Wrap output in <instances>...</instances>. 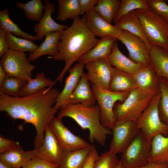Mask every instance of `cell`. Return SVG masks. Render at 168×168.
Masks as SVG:
<instances>
[{
	"label": "cell",
	"mask_w": 168,
	"mask_h": 168,
	"mask_svg": "<svg viewBox=\"0 0 168 168\" xmlns=\"http://www.w3.org/2000/svg\"><path fill=\"white\" fill-rule=\"evenodd\" d=\"M19 143L0 135V154L12 150H22Z\"/></svg>",
	"instance_id": "obj_41"
},
{
	"label": "cell",
	"mask_w": 168,
	"mask_h": 168,
	"mask_svg": "<svg viewBox=\"0 0 168 168\" xmlns=\"http://www.w3.org/2000/svg\"><path fill=\"white\" fill-rule=\"evenodd\" d=\"M80 7L81 14L84 15L93 10L98 0H78Z\"/></svg>",
	"instance_id": "obj_42"
},
{
	"label": "cell",
	"mask_w": 168,
	"mask_h": 168,
	"mask_svg": "<svg viewBox=\"0 0 168 168\" xmlns=\"http://www.w3.org/2000/svg\"><path fill=\"white\" fill-rule=\"evenodd\" d=\"M64 152L49 126L47 127L42 144L38 148L37 156L45 161L59 166Z\"/></svg>",
	"instance_id": "obj_14"
},
{
	"label": "cell",
	"mask_w": 168,
	"mask_h": 168,
	"mask_svg": "<svg viewBox=\"0 0 168 168\" xmlns=\"http://www.w3.org/2000/svg\"><path fill=\"white\" fill-rule=\"evenodd\" d=\"M38 148L30 151L12 150L0 155V161L14 168H19L37 155Z\"/></svg>",
	"instance_id": "obj_24"
},
{
	"label": "cell",
	"mask_w": 168,
	"mask_h": 168,
	"mask_svg": "<svg viewBox=\"0 0 168 168\" xmlns=\"http://www.w3.org/2000/svg\"><path fill=\"white\" fill-rule=\"evenodd\" d=\"M0 64L7 76L27 81L31 78L35 69L24 52L9 49L1 58Z\"/></svg>",
	"instance_id": "obj_9"
},
{
	"label": "cell",
	"mask_w": 168,
	"mask_h": 168,
	"mask_svg": "<svg viewBox=\"0 0 168 168\" xmlns=\"http://www.w3.org/2000/svg\"><path fill=\"white\" fill-rule=\"evenodd\" d=\"M47 78L44 72L38 73L35 78H31L27 81L20 95L21 97L33 95L42 90L53 86L56 83Z\"/></svg>",
	"instance_id": "obj_29"
},
{
	"label": "cell",
	"mask_w": 168,
	"mask_h": 168,
	"mask_svg": "<svg viewBox=\"0 0 168 168\" xmlns=\"http://www.w3.org/2000/svg\"><path fill=\"white\" fill-rule=\"evenodd\" d=\"M148 9L146 0H122L119 10L114 21L116 23L123 16L133 11Z\"/></svg>",
	"instance_id": "obj_37"
},
{
	"label": "cell",
	"mask_w": 168,
	"mask_h": 168,
	"mask_svg": "<svg viewBox=\"0 0 168 168\" xmlns=\"http://www.w3.org/2000/svg\"><path fill=\"white\" fill-rule=\"evenodd\" d=\"M151 161L168 163V136L158 134L151 140Z\"/></svg>",
	"instance_id": "obj_27"
},
{
	"label": "cell",
	"mask_w": 168,
	"mask_h": 168,
	"mask_svg": "<svg viewBox=\"0 0 168 168\" xmlns=\"http://www.w3.org/2000/svg\"><path fill=\"white\" fill-rule=\"evenodd\" d=\"M161 97L158 105L159 117L161 120L168 126V80L159 77Z\"/></svg>",
	"instance_id": "obj_36"
},
{
	"label": "cell",
	"mask_w": 168,
	"mask_h": 168,
	"mask_svg": "<svg viewBox=\"0 0 168 168\" xmlns=\"http://www.w3.org/2000/svg\"><path fill=\"white\" fill-rule=\"evenodd\" d=\"M58 12L56 19L64 21L68 19L73 20L81 14L78 0H58Z\"/></svg>",
	"instance_id": "obj_30"
},
{
	"label": "cell",
	"mask_w": 168,
	"mask_h": 168,
	"mask_svg": "<svg viewBox=\"0 0 168 168\" xmlns=\"http://www.w3.org/2000/svg\"><path fill=\"white\" fill-rule=\"evenodd\" d=\"M85 64L87 71L85 74L88 80L98 87L108 90L112 66L107 58L90 61Z\"/></svg>",
	"instance_id": "obj_13"
},
{
	"label": "cell",
	"mask_w": 168,
	"mask_h": 168,
	"mask_svg": "<svg viewBox=\"0 0 168 168\" xmlns=\"http://www.w3.org/2000/svg\"><path fill=\"white\" fill-rule=\"evenodd\" d=\"M26 82L16 77L7 76L0 87V92L8 96L20 97Z\"/></svg>",
	"instance_id": "obj_34"
},
{
	"label": "cell",
	"mask_w": 168,
	"mask_h": 168,
	"mask_svg": "<svg viewBox=\"0 0 168 168\" xmlns=\"http://www.w3.org/2000/svg\"><path fill=\"white\" fill-rule=\"evenodd\" d=\"M60 32H52L46 35L44 40L38 48L35 51L30 53L28 57L30 61L34 62L45 55L52 57L56 56L58 53L57 47Z\"/></svg>",
	"instance_id": "obj_26"
},
{
	"label": "cell",
	"mask_w": 168,
	"mask_h": 168,
	"mask_svg": "<svg viewBox=\"0 0 168 168\" xmlns=\"http://www.w3.org/2000/svg\"><path fill=\"white\" fill-rule=\"evenodd\" d=\"M0 27L6 32L12 33L15 36H20L32 41L37 40L36 35H31L22 31L11 20L7 8H5L0 11Z\"/></svg>",
	"instance_id": "obj_32"
},
{
	"label": "cell",
	"mask_w": 168,
	"mask_h": 168,
	"mask_svg": "<svg viewBox=\"0 0 168 168\" xmlns=\"http://www.w3.org/2000/svg\"><path fill=\"white\" fill-rule=\"evenodd\" d=\"M16 5L24 11L25 16L28 19L38 22L43 16L45 8L41 0H32L25 3L17 2Z\"/></svg>",
	"instance_id": "obj_33"
},
{
	"label": "cell",
	"mask_w": 168,
	"mask_h": 168,
	"mask_svg": "<svg viewBox=\"0 0 168 168\" xmlns=\"http://www.w3.org/2000/svg\"><path fill=\"white\" fill-rule=\"evenodd\" d=\"M151 140L140 131L122 153L120 160L123 168L142 167L151 161Z\"/></svg>",
	"instance_id": "obj_6"
},
{
	"label": "cell",
	"mask_w": 168,
	"mask_h": 168,
	"mask_svg": "<svg viewBox=\"0 0 168 168\" xmlns=\"http://www.w3.org/2000/svg\"><path fill=\"white\" fill-rule=\"evenodd\" d=\"M156 94L145 92L138 87L130 91L123 102H117L114 105L113 113L115 122H136Z\"/></svg>",
	"instance_id": "obj_4"
},
{
	"label": "cell",
	"mask_w": 168,
	"mask_h": 168,
	"mask_svg": "<svg viewBox=\"0 0 168 168\" xmlns=\"http://www.w3.org/2000/svg\"><path fill=\"white\" fill-rule=\"evenodd\" d=\"M6 77V72L2 66L0 64V87L1 86Z\"/></svg>",
	"instance_id": "obj_46"
},
{
	"label": "cell",
	"mask_w": 168,
	"mask_h": 168,
	"mask_svg": "<svg viewBox=\"0 0 168 168\" xmlns=\"http://www.w3.org/2000/svg\"><path fill=\"white\" fill-rule=\"evenodd\" d=\"M91 87L100 111V120L102 125L109 130L112 129L115 122L113 108L117 101L123 102L130 91L114 92L98 87L91 84Z\"/></svg>",
	"instance_id": "obj_7"
},
{
	"label": "cell",
	"mask_w": 168,
	"mask_h": 168,
	"mask_svg": "<svg viewBox=\"0 0 168 168\" xmlns=\"http://www.w3.org/2000/svg\"><path fill=\"white\" fill-rule=\"evenodd\" d=\"M149 52L152 65L158 77L168 80V49L152 45Z\"/></svg>",
	"instance_id": "obj_25"
},
{
	"label": "cell",
	"mask_w": 168,
	"mask_h": 168,
	"mask_svg": "<svg viewBox=\"0 0 168 168\" xmlns=\"http://www.w3.org/2000/svg\"><path fill=\"white\" fill-rule=\"evenodd\" d=\"M87 147L71 152H65L63 160L57 168H83L92 147Z\"/></svg>",
	"instance_id": "obj_28"
},
{
	"label": "cell",
	"mask_w": 168,
	"mask_h": 168,
	"mask_svg": "<svg viewBox=\"0 0 168 168\" xmlns=\"http://www.w3.org/2000/svg\"><path fill=\"white\" fill-rule=\"evenodd\" d=\"M118 39L107 36L100 39L97 44L77 61L84 64L88 62L107 58L111 53L113 45Z\"/></svg>",
	"instance_id": "obj_22"
},
{
	"label": "cell",
	"mask_w": 168,
	"mask_h": 168,
	"mask_svg": "<svg viewBox=\"0 0 168 168\" xmlns=\"http://www.w3.org/2000/svg\"><path fill=\"white\" fill-rule=\"evenodd\" d=\"M99 156L94 144L86 160L83 168H93L95 162Z\"/></svg>",
	"instance_id": "obj_43"
},
{
	"label": "cell",
	"mask_w": 168,
	"mask_h": 168,
	"mask_svg": "<svg viewBox=\"0 0 168 168\" xmlns=\"http://www.w3.org/2000/svg\"><path fill=\"white\" fill-rule=\"evenodd\" d=\"M49 126L64 152H75L91 145L80 137L72 133L63 124L61 119L54 116Z\"/></svg>",
	"instance_id": "obj_10"
},
{
	"label": "cell",
	"mask_w": 168,
	"mask_h": 168,
	"mask_svg": "<svg viewBox=\"0 0 168 168\" xmlns=\"http://www.w3.org/2000/svg\"><path fill=\"white\" fill-rule=\"evenodd\" d=\"M135 12L150 44L168 49V21L149 9Z\"/></svg>",
	"instance_id": "obj_5"
},
{
	"label": "cell",
	"mask_w": 168,
	"mask_h": 168,
	"mask_svg": "<svg viewBox=\"0 0 168 168\" xmlns=\"http://www.w3.org/2000/svg\"><path fill=\"white\" fill-rule=\"evenodd\" d=\"M106 58L112 66L119 70L131 74H135L145 67L143 65L133 62L123 54L116 42L113 45L111 53Z\"/></svg>",
	"instance_id": "obj_21"
},
{
	"label": "cell",
	"mask_w": 168,
	"mask_h": 168,
	"mask_svg": "<svg viewBox=\"0 0 168 168\" xmlns=\"http://www.w3.org/2000/svg\"><path fill=\"white\" fill-rule=\"evenodd\" d=\"M116 168H123V166H122V165H121V162L120 161H119V163L118 165L116 167Z\"/></svg>",
	"instance_id": "obj_48"
},
{
	"label": "cell",
	"mask_w": 168,
	"mask_h": 168,
	"mask_svg": "<svg viewBox=\"0 0 168 168\" xmlns=\"http://www.w3.org/2000/svg\"><path fill=\"white\" fill-rule=\"evenodd\" d=\"M86 19L85 14L81 18L78 17L73 20L70 26L60 32L57 47V54L48 57L49 59L65 62V66L56 78V82L61 83L65 73L72 65L93 48L100 40L87 28Z\"/></svg>",
	"instance_id": "obj_2"
},
{
	"label": "cell",
	"mask_w": 168,
	"mask_h": 168,
	"mask_svg": "<svg viewBox=\"0 0 168 168\" xmlns=\"http://www.w3.org/2000/svg\"><path fill=\"white\" fill-rule=\"evenodd\" d=\"M138 88L133 74L119 70L112 66L108 90L113 92L130 91Z\"/></svg>",
	"instance_id": "obj_23"
},
{
	"label": "cell",
	"mask_w": 168,
	"mask_h": 168,
	"mask_svg": "<svg viewBox=\"0 0 168 168\" xmlns=\"http://www.w3.org/2000/svg\"><path fill=\"white\" fill-rule=\"evenodd\" d=\"M138 87L146 92H160L159 78L152 65L145 67L133 74Z\"/></svg>",
	"instance_id": "obj_19"
},
{
	"label": "cell",
	"mask_w": 168,
	"mask_h": 168,
	"mask_svg": "<svg viewBox=\"0 0 168 168\" xmlns=\"http://www.w3.org/2000/svg\"><path fill=\"white\" fill-rule=\"evenodd\" d=\"M96 102L91 86L84 73L66 104H81L88 106L95 105Z\"/></svg>",
	"instance_id": "obj_18"
},
{
	"label": "cell",
	"mask_w": 168,
	"mask_h": 168,
	"mask_svg": "<svg viewBox=\"0 0 168 168\" xmlns=\"http://www.w3.org/2000/svg\"><path fill=\"white\" fill-rule=\"evenodd\" d=\"M118 39L126 47L128 52V58L132 61L141 64L145 67L152 65L147 46L140 37L126 30H122Z\"/></svg>",
	"instance_id": "obj_12"
},
{
	"label": "cell",
	"mask_w": 168,
	"mask_h": 168,
	"mask_svg": "<svg viewBox=\"0 0 168 168\" xmlns=\"http://www.w3.org/2000/svg\"><path fill=\"white\" fill-rule=\"evenodd\" d=\"M161 92L155 95L150 104L136 121L138 129L150 140L158 134L168 133V126L159 117L158 105Z\"/></svg>",
	"instance_id": "obj_8"
},
{
	"label": "cell",
	"mask_w": 168,
	"mask_h": 168,
	"mask_svg": "<svg viewBox=\"0 0 168 168\" xmlns=\"http://www.w3.org/2000/svg\"><path fill=\"white\" fill-rule=\"evenodd\" d=\"M60 93L52 86L25 97H14L0 92V111L14 120H23L33 125L36 131L33 144L38 148L42 144L45 128L58 111L53 106Z\"/></svg>",
	"instance_id": "obj_1"
},
{
	"label": "cell",
	"mask_w": 168,
	"mask_h": 168,
	"mask_svg": "<svg viewBox=\"0 0 168 168\" xmlns=\"http://www.w3.org/2000/svg\"><path fill=\"white\" fill-rule=\"evenodd\" d=\"M115 26L121 30H125L140 37L145 43L149 52L152 45L147 40L144 33L141 22L135 10L124 15L115 23Z\"/></svg>",
	"instance_id": "obj_20"
},
{
	"label": "cell",
	"mask_w": 168,
	"mask_h": 168,
	"mask_svg": "<svg viewBox=\"0 0 168 168\" xmlns=\"http://www.w3.org/2000/svg\"><path fill=\"white\" fill-rule=\"evenodd\" d=\"M45 8L44 15L40 21L35 25L34 31L36 33L37 40H42L47 34L55 32H61L68 28L66 25L58 24L51 17L55 10L54 5L50 1H44Z\"/></svg>",
	"instance_id": "obj_16"
},
{
	"label": "cell",
	"mask_w": 168,
	"mask_h": 168,
	"mask_svg": "<svg viewBox=\"0 0 168 168\" xmlns=\"http://www.w3.org/2000/svg\"><path fill=\"white\" fill-rule=\"evenodd\" d=\"M5 34L10 49L24 53H31L36 50L39 47L30 40L17 37L10 33L6 32Z\"/></svg>",
	"instance_id": "obj_35"
},
{
	"label": "cell",
	"mask_w": 168,
	"mask_h": 168,
	"mask_svg": "<svg viewBox=\"0 0 168 168\" xmlns=\"http://www.w3.org/2000/svg\"><path fill=\"white\" fill-rule=\"evenodd\" d=\"M6 32L0 27V57L1 58L9 49L6 37Z\"/></svg>",
	"instance_id": "obj_44"
},
{
	"label": "cell",
	"mask_w": 168,
	"mask_h": 168,
	"mask_svg": "<svg viewBox=\"0 0 168 168\" xmlns=\"http://www.w3.org/2000/svg\"><path fill=\"white\" fill-rule=\"evenodd\" d=\"M56 117L62 119L68 117L74 119L82 129L89 130V140L102 146L105 145L107 137L112 135L109 129L104 127L100 120V111L98 105L86 106L81 104H65L59 109Z\"/></svg>",
	"instance_id": "obj_3"
},
{
	"label": "cell",
	"mask_w": 168,
	"mask_h": 168,
	"mask_svg": "<svg viewBox=\"0 0 168 168\" xmlns=\"http://www.w3.org/2000/svg\"><path fill=\"white\" fill-rule=\"evenodd\" d=\"M85 14L86 26L96 37L101 38L111 36L118 39L121 35V30L106 21L94 9Z\"/></svg>",
	"instance_id": "obj_15"
},
{
	"label": "cell",
	"mask_w": 168,
	"mask_h": 168,
	"mask_svg": "<svg viewBox=\"0 0 168 168\" xmlns=\"http://www.w3.org/2000/svg\"><path fill=\"white\" fill-rule=\"evenodd\" d=\"M112 130L109 151L116 154L122 153L140 131L136 122L131 121L115 122Z\"/></svg>",
	"instance_id": "obj_11"
},
{
	"label": "cell",
	"mask_w": 168,
	"mask_h": 168,
	"mask_svg": "<svg viewBox=\"0 0 168 168\" xmlns=\"http://www.w3.org/2000/svg\"><path fill=\"white\" fill-rule=\"evenodd\" d=\"M137 168H168V163H159L151 161L146 165Z\"/></svg>",
	"instance_id": "obj_45"
},
{
	"label": "cell",
	"mask_w": 168,
	"mask_h": 168,
	"mask_svg": "<svg viewBox=\"0 0 168 168\" xmlns=\"http://www.w3.org/2000/svg\"><path fill=\"white\" fill-rule=\"evenodd\" d=\"M0 168H14L0 161Z\"/></svg>",
	"instance_id": "obj_47"
},
{
	"label": "cell",
	"mask_w": 168,
	"mask_h": 168,
	"mask_svg": "<svg viewBox=\"0 0 168 168\" xmlns=\"http://www.w3.org/2000/svg\"><path fill=\"white\" fill-rule=\"evenodd\" d=\"M119 161L116 154L109 150L99 156L95 162L93 168H116Z\"/></svg>",
	"instance_id": "obj_38"
},
{
	"label": "cell",
	"mask_w": 168,
	"mask_h": 168,
	"mask_svg": "<svg viewBox=\"0 0 168 168\" xmlns=\"http://www.w3.org/2000/svg\"><path fill=\"white\" fill-rule=\"evenodd\" d=\"M85 65L83 63H78L69 70V74L65 79L64 86L53 106L55 110H58L66 104L84 73Z\"/></svg>",
	"instance_id": "obj_17"
},
{
	"label": "cell",
	"mask_w": 168,
	"mask_h": 168,
	"mask_svg": "<svg viewBox=\"0 0 168 168\" xmlns=\"http://www.w3.org/2000/svg\"><path fill=\"white\" fill-rule=\"evenodd\" d=\"M149 9L168 21V5L164 0H146Z\"/></svg>",
	"instance_id": "obj_39"
},
{
	"label": "cell",
	"mask_w": 168,
	"mask_h": 168,
	"mask_svg": "<svg viewBox=\"0 0 168 168\" xmlns=\"http://www.w3.org/2000/svg\"><path fill=\"white\" fill-rule=\"evenodd\" d=\"M121 2L119 0H98L94 10L111 24L117 14Z\"/></svg>",
	"instance_id": "obj_31"
},
{
	"label": "cell",
	"mask_w": 168,
	"mask_h": 168,
	"mask_svg": "<svg viewBox=\"0 0 168 168\" xmlns=\"http://www.w3.org/2000/svg\"><path fill=\"white\" fill-rule=\"evenodd\" d=\"M58 166L36 156L24 164L22 168H57Z\"/></svg>",
	"instance_id": "obj_40"
}]
</instances>
